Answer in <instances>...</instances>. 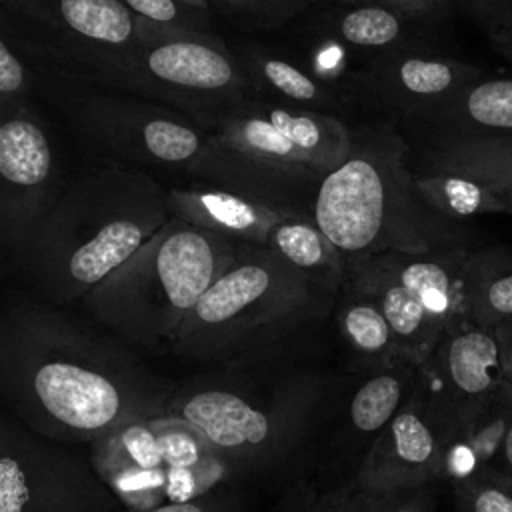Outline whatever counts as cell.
<instances>
[{
  "instance_id": "obj_1",
  "label": "cell",
  "mask_w": 512,
  "mask_h": 512,
  "mask_svg": "<svg viewBox=\"0 0 512 512\" xmlns=\"http://www.w3.org/2000/svg\"><path fill=\"white\" fill-rule=\"evenodd\" d=\"M0 394L32 432L96 442L118 428L164 416L176 394L120 340L42 304H14L0 322Z\"/></svg>"
},
{
  "instance_id": "obj_2",
  "label": "cell",
  "mask_w": 512,
  "mask_h": 512,
  "mask_svg": "<svg viewBox=\"0 0 512 512\" xmlns=\"http://www.w3.org/2000/svg\"><path fill=\"white\" fill-rule=\"evenodd\" d=\"M170 218L156 178L104 166L62 188L20 262L50 302H82Z\"/></svg>"
},
{
  "instance_id": "obj_3",
  "label": "cell",
  "mask_w": 512,
  "mask_h": 512,
  "mask_svg": "<svg viewBox=\"0 0 512 512\" xmlns=\"http://www.w3.org/2000/svg\"><path fill=\"white\" fill-rule=\"evenodd\" d=\"M310 212L346 266L384 252L416 254L468 244L458 222L420 198L408 146L384 126L354 134L348 158L320 180Z\"/></svg>"
},
{
  "instance_id": "obj_4",
  "label": "cell",
  "mask_w": 512,
  "mask_h": 512,
  "mask_svg": "<svg viewBox=\"0 0 512 512\" xmlns=\"http://www.w3.org/2000/svg\"><path fill=\"white\" fill-rule=\"evenodd\" d=\"M236 248V240L172 216L82 304L128 342L170 346L202 294L234 260Z\"/></svg>"
},
{
  "instance_id": "obj_5",
  "label": "cell",
  "mask_w": 512,
  "mask_h": 512,
  "mask_svg": "<svg viewBox=\"0 0 512 512\" xmlns=\"http://www.w3.org/2000/svg\"><path fill=\"white\" fill-rule=\"evenodd\" d=\"M68 104L84 134L132 162L186 170L204 182L274 200L302 184L296 172L240 156L192 118L146 98L84 96Z\"/></svg>"
},
{
  "instance_id": "obj_6",
  "label": "cell",
  "mask_w": 512,
  "mask_h": 512,
  "mask_svg": "<svg viewBox=\"0 0 512 512\" xmlns=\"http://www.w3.org/2000/svg\"><path fill=\"white\" fill-rule=\"evenodd\" d=\"M330 300L268 248L238 242L234 260L202 294L170 348L192 358L244 352L320 316Z\"/></svg>"
},
{
  "instance_id": "obj_7",
  "label": "cell",
  "mask_w": 512,
  "mask_h": 512,
  "mask_svg": "<svg viewBox=\"0 0 512 512\" xmlns=\"http://www.w3.org/2000/svg\"><path fill=\"white\" fill-rule=\"evenodd\" d=\"M88 72L138 98L166 102L208 132L252 94L238 54L224 40L144 20L132 46L94 62Z\"/></svg>"
},
{
  "instance_id": "obj_8",
  "label": "cell",
  "mask_w": 512,
  "mask_h": 512,
  "mask_svg": "<svg viewBox=\"0 0 512 512\" xmlns=\"http://www.w3.org/2000/svg\"><path fill=\"white\" fill-rule=\"evenodd\" d=\"M124 506L82 460L18 418L0 424V512H120Z\"/></svg>"
},
{
  "instance_id": "obj_9",
  "label": "cell",
  "mask_w": 512,
  "mask_h": 512,
  "mask_svg": "<svg viewBox=\"0 0 512 512\" xmlns=\"http://www.w3.org/2000/svg\"><path fill=\"white\" fill-rule=\"evenodd\" d=\"M212 134L240 156L322 180L350 154L354 134L326 112L246 98Z\"/></svg>"
},
{
  "instance_id": "obj_10",
  "label": "cell",
  "mask_w": 512,
  "mask_h": 512,
  "mask_svg": "<svg viewBox=\"0 0 512 512\" xmlns=\"http://www.w3.org/2000/svg\"><path fill=\"white\" fill-rule=\"evenodd\" d=\"M306 402L304 396L254 400L228 386H204L176 392L164 414L192 424L232 468L258 464L288 448Z\"/></svg>"
},
{
  "instance_id": "obj_11",
  "label": "cell",
  "mask_w": 512,
  "mask_h": 512,
  "mask_svg": "<svg viewBox=\"0 0 512 512\" xmlns=\"http://www.w3.org/2000/svg\"><path fill=\"white\" fill-rule=\"evenodd\" d=\"M508 386L494 330L462 314L418 366L414 398L446 442L470 416Z\"/></svg>"
},
{
  "instance_id": "obj_12",
  "label": "cell",
  "mask_w": 512,
  "mask_h": 512,
  "mask_svg": "<svg viewBox=\"0 0 512 512\" xmlns=\"http://www.w3.org/2000/svg\"><path fill=\"white\" fill-rule=\"evenodd\" d=\"M62 188L52 138L32 108L0 112V236L18 258Z\"/></svg>"
},
{
  "instance_id": "obj_13",
  "label": "cell",
  "mask_w": 512,
  "mask_h": 512,
  "mask_svg": "<svg viewBox=\"0 0 512 512\" xmlns=\"http://www.w3.org/2000/svg\"><path fill=\"white\" fill-rule=\"evenodd\" d=\"M484 74L480 66L470 62L404 48L374 56L358 72L356 82L384 108L412 120Z\"/></svg>"
},
{
  "instance_id": "obj_14",
  "label": "cell",
  "mask_w": 512,
  "mask_h": 512,
  "mask_svg": "<svg viewBox=\"0 0 512 512\" xmlns=\"http://www.w3.org/2000/svg\"><path fill=\"white\" fill-rule=\"evenodd\" d=\"M442 452V436L412 396L370 444L356 474V490L366 494L418 490L440 480Z\"/></svg>"
},
{
  "instance_id": "obj_15",
  "label": "cell",
  "mask_w": 512,
  "mask_h": 512,
  "mask_svg": "<svg viewBox=\"0 0 512 512\" xmlns=\"http://www.w3.org/2000/svg\"><path fill=\"white\" fill-rule=\"evenodd\" d=\"M6 10L52 30L86 68L132 46L140 18L120 0H2Z\"/></svg>"
},
{
  "instance_id": "obj_16",
  "label": "cell",
  "mask_w": 512,
  "mask_h": 512,
  "mask_svg": "<svg viewBox=\"0 0 512 512\" xmlns=\"http://www.w3.org/2000/svg\"><path fill=\"white\" fill-rule=\"evenodd\" d=\"M90 446L94 472L126 510L166 504L168 472L152 418L130 422Z\"/></svg>"
},
{
  "instance_id": "obj_17",
  "label": "cell",
  "mask_w": 512,
  "mask_h": 512,
  "mask_svg": "<svg viewBox=\"0 0 512 512\" xmlns=\"http://www.w3.org/2000/svg\"><path fill=\"white\" fill-rule=\"evenodd\" d=\"M166 196L172 216L214 230L230 240L258 246L264 244L272 226L304 212L298 206L214 182L176 186L166 190Z\"/></svg>"
},
{
  "instance_id": "obj_18",
  "label": "cell",
  "mask_w": 512,
  "mask_h": 512,
  "mask_svg": "<svg viewBox=\"0 0 512 512\" xmlns=\"http://www.w3.org/2000/svg\"><path fill=\"white\" fill-rule=\"evenodd\" d=\"M428 140L512 136V74H484L412 118Z\"/></svg>"
},
{
  "instance_id": "obj_19",
  "label": "cell",
  "mask_w": 512,
  "mask_h": 512,
  "mask_svg": "<svg viewBox=\"0 0 512 512\" xmlns=\"http://www.w3.org/2000/svg\"><path fill=\"white\" fill-rule=\"evenodd\" d=\"M152 424L158 432L168 472L166 504L200 498L228 474L226 460L186 420L164 414L152 418Z\"/></svg>"
},
{
  "instance_id": "obj_20",
  "label": "cell",
  "mask_w": 512,
  "mask_h": 512,
  "mask_svg": "<svg viewBox=\"0 0 512 512\" xmlns=\"http://www.w3.org/2000/svg\"><path fill=\"white\" fill-rule=\"evenodd\" d=\"M262 246L328 296L334 298L338 290L344 288L348 274L346 260L316 224L312 212H298L272 226Z\"/></svg>"
},
{
  "instance_id": "obj_21",
  "label": "cell",
  "mask_w": 512,
  "mask_h": 512,
  "mask_svg": "<svg viewBox=\"0 0 512 512\" xmlns=\"http://www.w3.org/2000/svg\"><path fill=\"white\" fill-rule=\"evenodd\" d=\"M250 80L252 92L276 98L280 104L318 110L342 104L340 86L320 78L288 58L258 46H244L236 52Z\"/></svg>"
},
{
  "instance_id": "obj_22",
  "label": "cell",
  "mask_w": 512,
  "mask_h": 512,
  "mask_svg": "<svg viewBox=\"0 0 512 512\" xmlns=\"http://www.w3.org/2000/svg\"><path fill=\"white\" fill-rule=\"evenodd\" d=\"M464 314L494 330L512 318V252L504 248L472 250L462 272Z\"/></svg>"
},
{
  "instance_id": "obj_23",
  "label": "cell",
  "mask_w": 512,
  "mask_h": 512,
  "mask_svg": "<svg viewBox=\"0 0 512 512\" xmlns=\"http://www.w3.org/2000/svg\"><path fill=\"white\" fill-rule=\"evenodd\" d=\"M420 172L460 174L486 186L512 184V136L434 140L422 154Z\"/></svg>"
},
{
  "instance_id": "obj_24",
  "label": "cell",
  "mask_w": 512,
  "mask_h": 512,
  "mask_svg": "<svg viewBox=\"0 0 512 512\" xmlns=\"http://www.w3.org/2000/svg\"><path fill=\"white\" fill-rule=\"evenodd\" d=\"M418 366L400 358L392 366L370 372L350 400V422L360 434L382 432L412 400Z\"/></svg>"
},
{
  "instance_id": "obj_25",
  "label": "cell",
  "mask_w": 512,
  "mask_h": 512,
  "mask_svg": "<svg viewBox=\"0 0 512 512\" xmlns=\"http://www.w3.org/2000/svg\"><path fill=\"white\" fill-rule=\"evenodd\" d=\"M338 328L358 362L370 372L402 358L382 308L370 296L348 286H344V298L338 306Z\"/></svg>"
},
{
  "instance_id": "obj_26",
  "label": "cell",
  "mask_w": 512,
  "mask_h": 512,
  "mask_svg": "<svg viewBox=\"0 0 512 512\" xmlns=\"http://www.w3.org/2000/svg\"><path fill=\"white\" fill-rule=\"evenodd\" d=\"M414 22L404 14L376 4L360 2L346 10H340L328 22V30L336 38L352 48L374 52V56L416 48L414 44Z\"/></svg>"
},
{
  "instance_id": "obj_27",
  "label": "cell",
  "mask_w": 512,
  "mask_h": 512,
  "mask_svg": "<svg viewBox=\"0 0 512 512\" xmlns=\"http://www.w3.org/2000/svg\"><path fill=\"white\" fill-rule=\"evenodd\" d=\"M414 186L420 198L448 220H464L480 214H510L506 202L484 182L460 174L418 172Z\"/></svg>"
},
{
  "instance_id": "obj_28",
  "label": "cell",
  "mask_w": 512,
  "mask_h": 512,
  "mask_svg": "<svg viewBox=\"0 0 512 512\" xmlns=\"http://www.w3.org/2000/svg\"><path fill=\"white\" fill-rule=\"evenodd\" d=\"M512 424V386L490 396L466 422L464 434L480 456L484 468H494Z\"/></svg>"
},
{
  "instance_id": "obj_29",
  "label": "cell",
  "mask_w": 512,
  "mask_h": 512,
  "mask_svg": "<svg viewBox=\"0 0 512 512\" xmlns=\"http://www.w3.org/2000/svg\"><path fill=\"white\" fill-rule=\"evenodd\" d=\"M454 492L462 512H512V478L494 468L454 486Z\"/></svg>"
},
{
  "instance_id": "obj_30",
  "label": "cell",
  "mask_w": 512,
  "mask_h": 512,
  "mask_svg": "<svg viewBox=\"0 0 512 512\" xmlns=\"http://www.w3.org/2000/svg\"><path fill=\"white\" fill-rule=\"evenodd\" d=\"M120 2L140 20L158 24V26L208 32L212 24L210 12L196 10L180 0H120Z\"/></svg>"
},
{
  "instance_id": "obj_31",
  "label": "cell",
  "mask_w": 512,
  "mask_h": 512,
  "mask_svg": "<svg viewBox=\"0 0 512 512\" xmlns=\"http://www.w3.org/2000/svg\"><path fill=\"white\" fill-rule=\"evenodd\" d=\"M28 94V68L4 30L0 36V112L28 106Z\"/></svg>"
},
{
  "instance_id": "obj_32",
  "label": "cell",
  "mask_w": 512,
  "mask_h": 512,
  "mask_svg": "<svg viewBox=\"0 0 512 512\" xmlns=\"http://www.w3.org/2000/svg\"><path fill=\"white\" fill-rule=\"evenodd\" d=\"M484 464L480 462L478 452L470 444L464 432L454 434L444 442L442 452V476L440 480L452 482V486L466 484L484 472Z\"/></svg>"
},
{
  "instance_id": "obj_33",
  "label": "cell",
  "mask_w": 512,
  "mask_h": 512,
  "mask_svg": "<svg viewBox=\"0 0 512 512\" xmlns=\"http://www.w3.org/2000/svg\"><path fill=\"white\" fill-rule=\"evenodd\" d=\"M212 2L244 20L276 26L292 18L310 0H210V4Z\"/></svg>"
},
{
  "instance_id": "obj_34",
  "label": "cell",
  "mask_w": 512,
  "mask_h": 512,
  "mask_svg": "<svg viewBox=\"0 0 512 512\" xmlns=\"http://www.w3.org/2000/svg\"><path fill=\"white\" fill-rule=\"evenodd\" d=\"M490 36L512 28V0H456Z\"/></svg>"
},
{
  "instance_id": "obj_35",
  "label": "cell",
  "mask_w": 512,
  "mask_h": 512,
  "mask_svg": "<svg viewBox=\"0 0 512 512\" xmlns=\"http://www.w3.org/2000/svg\"><path fill=\"white\" fill-rule=\"evenodd\" d=\"M356 512H428L420 494L414 490L394 494H366L354 492Z\"/></svg>"
},
{
  "instance_id": "obj_36",
  "label": "cell",
  "mask_w": 512,
  "mask_h": 512,
  "mask_svg": "<svg viewBox=\"0 0 512 512\" xmlns=\"http://www.w3.org/2000/svg\"><path fill=\"white\" fill-rule=\"evenodd\" d=\"M358 2H376L418 22V20H432L442 16L456 0H358Z\"/></svg>"
},
{
  "instance_id": "obj_37",
  "label": "cell",
  "mask_w": 512,
  "mask_h": 512,
  "mask_svg": "<svg viewBox=\"0 0 512 512\" xmlns=\"http://www.w3.org/2000/svg\"><path fill=\"white\" fill-rule=\"evenodd\" d=\"M298 512H356V498L348 488L310 494Z\"/></svg>"
},
{
  "instance_id": "obj_38",
  "label": "cell",
  "mask_w": 512,
  "mask_h": 512,
  "mask_svg": "<svg viewBox=\"0 0 512 512\" xmlns=\"http://www.w3.org/2000/svg\"><path fill=\"white\" fill-rule=\"evenodd\" d=\"M494 334H496V340H498L500 360H502L506 382L512 386V318L500 322L494 328Z\"/></svg>"
},
{
  "instance_id": "obj_39",
  "label": "cell",
  "mask_w": 512,
  "mask_h": 512,
  "mask_svg": "<svg viewBox=\"0 0 512 512\" xmlns=\"http://www.w3.org/2000/svg\"><path fill=\"white\" fill-rule=\"evenodd\" d=\"M208 494L188 500V502H170V504H162L156 506L152 510H126L122 508L120 512H212V498H208Z\"/></svg>"
},
{
  "instance_id": "obj_40",
  "label": "cell",
  "mask_w": 512,
  "mask_h": 512,
  "mask_svg": "<svg viewBox=\"0 0 512 512\" xmlns=\"http://www.w3.org/2000/svg\"><path fill=\"white\" fill-rule=\"evenodd\" d=\"M490 46L496 50V54L512 64V28L510 30H502L496 34L488 36Z\"/></svg>"
},
{
  "instance_id": "obj_41",
  "label": "cell",
  "mask_w": 512,
  "mask_h": 512,
  "mask_svg": "<svg viewBox=\"0 0 512 512\" xmlns=\"http://www.w3.org/2000/svg\"><path fill=\"white\" fill-rule=\"evenodd\" d=\"M494 470L512 478V424H510V430H508L506 440L502 444V450L498 454V460L494 464Z\"/></svg>"
},
{
  "instance_id": "obj_42",
  "label": "cell",
  "mask_w": 512,
  "mask_h": 512,
  "mask_svg": "<svg viewBox=\"0 0 512 512\" xmlns=\"http://www.w3.org/2000/svg\"><path fill=\"white\" fill-rule=\"evenodd\" d=\"M504 202L506 206L510 208V214H512V184H506V186H490Z\"/></svg>"
},
{
  "instance_id": "obj_43",
  "label": "cell",
  "mask_w": 512,
  "mask_h": 512,
  "mask_svg": "<svg viewBox=\"0 0 512 512\" xmlns=\"http://www.w3.org/2000/svg\"><path fill=\"white\" fill-rule=\"evenodd\" d=\"M180 2H184L196 10H204V12H210V6H212L210 0H180Z\"/></svg>"
},
{
  "instance_id": "obj_44",
  "label": "cell",
  "mask_w": 512,
  "mask_h": 512,
  "mask_svg": "<svg viewBox=\"0 0 512 512\" xmlns=\"http://www.w3.org/2000/svg\"><path fill=\"white\" fill-rule=\"evenodd\" d=\"M356 2H358V0H356Z\"/></svg>"
}]
</instances>
